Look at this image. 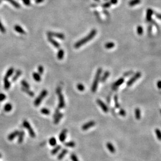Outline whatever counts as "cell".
I'll list each match as a JSON object with an SVG mask.
<instances>
[{"instance_id":"obj_1","label":"cell","mask_w":161,"mask_h":161,"mask_svg":"<svg viewBox=\"0 0 161 161\" xmlns=\"http://www.w3.org/2000/svg\"><path fill=\"white\" fill-rule=\"evenodd\" d=\"M97 32L96 29H92L90 31V33H89L87 36H86L83 38L80 39L78 41H77L75 43V48H78L80 47H81L83 45H84L85 44L87 43V42H88L89 41H90L94 37L96 36Z\"/></svg>"},{"instance_id":"obj_2","label":"cell","mask_w":161,"mask_h":161,"mask_svg":"<svg viewBox=\"0 0 161 161\" xmlns=\"http://www.w3.org/2000/svg\"><path fill=\"white\" fill-rule=\"evenodd\" d=\"M102 72V69L101 68H99L97 69L96 76L94 77V78L92 83V85L91 87V91L93 93L96 92L97 90V86H98L99 82L101 78V75Z\"/></svg>"},{"instance_id":"obj_3","label":"cell","mask_w":161,"mask_h":161,"mask_svg":"<svg viewBox=\"0 0 161 161\" xmlns=\"http://www.w3.org/2000/svg\"><path fill=\"white\" fill-rule=\"evenodd\" d=\"M48 93V92L47 90H45V89H44V90H43L41 91V92L40 93V94H39V96L37 97L35 100H34V106H38L40 104H41V103L43 99L47 97Z\"/></svg>"},{"instance_id":"obj_4","label":"cell","mask_w":161,"mask_h":161,"mask_svg":"<svg viewBox=\"0 0 161 161\" xmlns=\"http://www.w3.org/2000/svg\"><path fill=\"white\" fill-rule=\"evenodd\" d=\"M22 125H23V126H24L25 128H26L28 130L29 134L30 137L32 138H35L36 134L35 133H34V131L33 130V129H32V128L31 127L30 123H29L27 120H24V121H23Z\"/></svg>"},{"instance_id":"obj_5","label":"cell","mask_w":161,"mask_h":161,"mask_svg":"<svg viewBox=\"0 0 161 161\" xmlns=\"http://www.w3.org/2000/svg\"><path fill=\"white\" fill-rule=\"evenodd\" d=\"M141 76V73L139 71H138L136 74H134V75L127 82V85L128 86H130L133 85L135 81L140 78Z\"/></svg>"},{"instance_id":"obj_6","label":"cell","mask_w":161,"mask_h":161,"mask_svg":"<svg viewBox=\"0 0 161 161\" xmlns=\"http://www.w3.org/2000/svg\"><path fill=\"white\" fill-rule=\"evenodd\" d=\"M47 34L48 37H55L59 39L64 40L65 39V36L62 33H59V32H52V31H48L47 32Z\"/></svg>"},{"instance_id":"obj_7","label":"cell","mask_w":161,"mask_h":161,"mask_svg":"<svg viewBox=\"0 0 161 161\" xmlns=\"http://www.w3.org/2000/svg\"><path fill=\"white\" fill-rule=\"evenodd\" d=\"M95 125H96V122L93 121V120H91V121H89L87 123H84V124L81 126V129L83 131L87 130L93 127Z\"/></svg>"},{"instance_id":"obj_8","label":"cell","mask_w":161,"mask_h":161,"mask_svg":"<svg viewBox=\"0 0 161 161\" xmlns=\"http://www.w3.org/2000/svg\"><path fill=\"white\" fill-rule=\"evenodd\" d=\"M58 94L59 96V108H63L65 106V103L64 100V97H63V94L61 93H59Z\"/></svg>"},{"instance_id":"obj_9","label":"cell","mask_w":161,"mask_h":161,"mask_svg":"<svg viewBox=\"0 0 161 161\" xmlns=\"http://www.w3.org/2000/svg\"><path fill=\"white\" fill-rule=\"evenodd\" d=\"M97 104L100 106V107L101 108L103 112H105V113H107L108 111V108L107 107V106L102 100H101L100 99H97Z\"/></svg>"},{"instance_id":"obj_10","label":"cell","mask_w":161,"mask_h":161,"mask_svg":"<svg viewBox=\"0 0 161 161\" xmlns=\"http://www.w3.org/2000/svg\"><path fill=\"white\" fill-rule=\"evenodd\" d=\"M67 134V130L66 129H64L61 131L59 135V140L61 142H64L66 138V136Z\"/></svg>"},{"instance_id":"obj_11","label":"cell","mask_w":161,"mask_h":161,"mask_svg":"<svg viewBox=\"0 0 161 161\" xmlns=\"http://www.w3.org/2000/svg\"><path fill=\"white\" fill-rule=\"evenodd\" d=\"M154 13L153 11L151 8H148L146 10V21L148 22H150L152 21V16Z\"/></svg>"},{"instance_id":"obj_12","label":"cell","mask_w":161,"mask_h":161,"mask_svg":"<svg viewBox=\"0 0 161 161\" xmlns=\"http://www.w3.org/2000/svg\"><path fill=\"white\" fill-rule=\"evenodd\" d=\"M48 42H49L50 43L52 44L54 47L56 48H59L60 47V44L59 43L56 41L55 40H54L53 37H48Z\"/></svg>"},{"instance_id":"obj_13","label":"cell","mask_w":161,"mask_h":161,"mask_svg":"<svg viewBox=\"0 0 161 161\" xmlns=\"http://www.w3.org/2000/svg\"><path fill=\"white\" fill-rule=\"evenodd\" d=\"M14 29L17 32H18L19 34H25L26 33V31H25L24 29H23V28L18 25H16L15 26H14Z\"/></svg>"},{"instance_id":"obj_14","label":"cell","mask_w":161,"mask_h":161,"mask_svg":"<svg viewBox=\"0 0 161 161\" xmlns=\"http://www.w3.org/2000/svg\"><path fill=\"white\" fill-rule=\"evenodd\" d=\"M125 81V79L123 78H120L119 79H118L117 81L115 82L113 85V87L114 88H117L119 86H121L123 83Z\"/></svg>"},{"instance_id":"obj_15","label":"cell","mask_w":161,"mask_h":161,"mask_svg":"<svg viewBox=\"0 0 161 161\" xmlns=\"http://www.w3.org/2000/svg\"><path fill=\"white\" fill-rule=\"evenodd\" d=\"M106 147H107L108 151H110L111 153H115V151H116L114 145H113V144H112V143L108 142L106 143Z\"/></svg>"},{"instance_id":"obj_16","label":"cell","mask_w":161,"mask_h":161,"mask_svg":"<svg viewBox=\"0 0 161 161\" xmlns=\"http://www.w3.org/2000/svg\"><path fill=\"white\" fill-rule=\"evenodd\" d=\"M18 133H19V131H18V130L14 131V132H13L12 133H11L9 135H8V139L10 141L13 140L14 138H16L17 136H18Z\"/></svg>"},{"instance_id":"obj_17","label":"cell","mask_w":161,"mask_h":161,"mask_svg":"<svg viewBox=\"0 0 161 161\" xmlns=\"http://www.w3.org/2000/svg\"><path fill=\"white\" fill-rule=\"evenodd\" d=\"M134 115L137 120L140 119L141 117V110L139 108H136L135 109Z\"/></svg>"},{"instance_id":"obj_18","label":"cell","mask_w":161,"mask_h":161,"mask_svg":"<svg viewBox=\"0 0 161 161\" xmlns=\"http://www.w3.org/2000/svg\"><path fill=\"white\" fill-rule=\"evenodd\" d=\"M67 152H68V150H67V149H63V150H62V151L61 152V153L59 154L58 156H57V159L59 160H62L63 159V157L65 156V155L67 153Z\"/></svg>"},{"instance_id":"obj_19","label":"cell","mask_w":161,"mask_h":161,"mask_svg":"<svg viewBox=\"0 0 161 161\" xmlns=\"http://www.w3.org/2000/svg\"><path fill=\"white\" fill-rule=\"evenodd\" d=\"M110 73L109 71H106L104 72V74H103V75L102 76V77H101V78H100L101 80V81L102 82H105L107 79L108 78V77L110 76Z\"/></svg>"},{"instance_id":"obj_20","label":"cell","mask_w":161,"mask_h":161,"mask_svg":"<svg viewBox=\"0 0 161 161\" xmlns=\"http://www.w3.org/2000/svg\"><path fill=\"white\" fill-rule=\"evenodd\" d=\"M24 135H25V133L24 131H19L18 133V142L19 143H21L23 142V140H24Z\"/></svg>"},{"instance_id":"obj_21","label":"cell","mask_w":161,"mask_h":161,"mask_svg":"<svg viewBox=\"0 0 161 161\" xmlns=\"http://www.w3.org/2000/svg\"><path fill=\"white\" fill-rule=\"evenodd\" d=\"M32 77L34 80L37 82H40L41 80V75H40L38 73L34 72L32 74Z\"/></svg>"},{"instance_id":"obj_22","label":"cell","mask_w":161,"mask_h":161,"mask_svg":"<svg viewBox=\"0 0 161 161\" xmlns=\"http://www.w3.org/2000/svg\"><path fill=\"white\" fill-rule=\"evenodd\" d=\"M14 69L13 67H11V68H9L8 70L6 71V73L5 76L4 77H5V78H8L11 76L13 75V74L14 73Z\"/></svg>"},{"instance_id":"obj_23","label":"cell","mask_w":161,"mask_h":161,"mask_svg":"<svg viewBox=\"0 0 161 161\" xmlns=\"http://www.w3.org/2000/svg\"><path fill=\"white\" fill-rule=\"evenodd\" d=\"M64 56V51L63 49H59L57 54V57L59 60L63 59Z\"/></svg>"},{"instance_id":"obj_24","label":"cell","mask_w":161,"mask_h":161,"mask_svg":"<svg viewBox=\"0 0 161 161\" xmlns=\"http://www.w3.org/2000/svg\"><path fill=\"white\" fill-rule=\"evenodd\" d=\"M4 89L5 90H8L11 87V83L8 80V78L4 77Z\"/></svg>"},{"instance_id":"obj_25","label":"cell","mask_w":161,"mask_h":161,"mask_svg":"<svg viewBox=\"0 0 161 161\" xmlns=\"http://www.w3.org/2000/svg\"><path fill=\"white\" fill-rule=\"evenodd\" d=\"M61 146L59 145H57L51 151V154L53 155V156H54V155H55L58 153V152L61 150Z\"/></svg>"},{"instance_id":"obj_26","label":"cell","mask_w":161,"mask_h":161,"mask_svg":"<svg viewBox=\"0 0 161 161\" xmlns=\"http://www.w3.org/2000/svg\"><path fill=\"white\" fill-rule=\"evenodd\" d=\"M63 117V114L62 113H59L55 118H54V123L57 125V123L59 122L60 120Z\"/></svg>"},{"instance_id":"obj_27","label":"cell","mask_w":161,"mask_h":161,"mask_svg":"<svg viewBox=\"0 0 161 161\" xmlns=\"http://www.w3.org/2000/svg\"><path fill=\"white\" fill-rule=\"evenodd\" d=\"M12 108H13L12 105L10 103H8L7 104H6L4 107V111L6 112H10L11 111V110H12Z\"/></svg>"},{"instance_id":"obj_28","label":"cell","mask_w":161,"mask_h":161,"mask_svg":"<svg viewBox=\"0 0 161 161\" xmlns=\"http://www.w3.org/2000/svg\"><path fill=\"white\" fill-rule=\"evenodd\" d=\"M21 90H22V91L25 92V93H27L30 97H33L34 96V93L32 91L29 90V89H26V88H25L24 87H22Z\"/></svg>"},{"instance_id":"obj_29","label":"cell","mask_w":161,"mask_h":161,"mask_svg":"<svg viewBox=\"0 0 161 161\" xmlns=\"http://www.w3.org/2000/svg\"><path fill=\"white\" fill-rule=\"evenodd\" d=\"M141 1V0H131V1L129 2V5L130 6H134L136 5L140 4Z\"/></svg>"},{"instance_id":"obj_30","label":"cell","mask_w":161,"mask_h":161,"mask_svg":"<svg viewBox=\"0 0 161 161\" xmlns=\"http://www.w3.org/2000/svg\"><path fill=\"white\" fill-rule=\"evenodd\" d=\"M21 70H18L16 71V74L13 77V79L12 80L13 81H15L18 78V77H19L20 76H21Z\"/></svg>"},{"instance_id":"obj_31","label":"cell","mask_w":161,"mask_h":161,"mask_svg":"<svg viewBox=\"0 0 161 161\" xmlns=\"http://www.w3.org/2000/svg\"><path fill=\"white\" fill-rule=\"evenodd\" d=\"M115 47V43L113 42H109L105 44V48L107 49H110Z\"/></svg>"},{"instance_id":"obj_32","label":"cell","mask_w":161,"mask_h":161,"mask_svg":"<svg viewBox=\"0 0 161 161\" xmlns=\"http://www.w3.org/2000/svg\"><path fill=\"white\" fill-rule=\"evenodd\" d=\"M49 143L52 146H54L56 145L57 141L56 140L54 137H52L49 140Z\"/></svg>"},{"instance_id":"obj_33","label":"cell","mask_w":161,"mask_h":161,"mask_svg":"<svg viewBox=\"0 0 161 161\" xmlns=\"http://www.w3.org/2000/svg\"><path fill=\"white\" fill-rule=\"evenodd\" d=\"M65 145L67 146V147L74 148L76 145V143L74 141H70V142H67L66 143H65Z\"/></svg>"},{"instance_id":"obj_34","label":"cell","mask_w":161,"mask_h":161,"mask_svg":"<svg viewBox=\"0 0 161 161\" xmlns=\"http://www.w3.org/2000/svg\"><path fill=\"white\" fill-rule=\"evenodd\" d=\"M114 102H115V106L116 108H119L120 106L119 103H118V97L117 95H115V96H114Z\"/></svg>"},{"instance_id":"obj_35","label":"cell","mask_w":161,"mask_h":161,"mask_svg":"<svg viewBox=\"0 0 161 161\" xmlns=\"http://www.w3.org/2000/svg\"><path fill=\"white\" fill-rule=\"evenodd\" d=\"M10 3L13 6L15 7L16 8H19L21 7V5L19 4L18 3H17L16 1H14V0H11V1L10 2Z\"/></svg>"},{"instance_id":"obj_36","label":"cell","mask_w":161,"mask_h":161,"mask_svg":"<svg viewBox=\"0 0 161 161\" xmlns=\"http://www.w3.org/2000/svg\"><path fill=\"white\" fill-rule=\"evenodd\" d=\"M21 84L22 86V87H24L26 89H29L30 88V86L28 84V83L25 80H23L21 81Z\"/></svg>"},{"instance_id":"obj_37","label":"cell","mask_w":161,"mask_h":161,"mask_svg":"<svg viewBox=\"0 0 161 161\" xmlns=\"http://www.w3.org/2000/svg\"><path fill=\"white\" fill-rule=\"evenodd\" d=\"M77 88L80 91H83L85 89L84 85L82 84V83H78V84H77Z\"/></svg>"},{"instance_id":"obj_38","label":"cell","mask_w":161,"mask_h":161,"mask_svg":"<svg viewBox=\"0 0 161 161\" xmlns=\"http://www.w3.org/2000/svg\"><path fill=\"white\" fill-rule=\"evenodd\" d=\"M137 33L139 34V35L140 36L142 35L143 33V29L141 26H138L137 27Z\"/></svg>"},{"instance_id":"obj_39","label":"cell","mask_w":161,"mask_h":161,"mask_svg":"<svg viewBox=\"0 0 161 161\" xmlns=\"http://www.w3.org/2000/svg\"><path fill=\"white\" fill-rule=\"evenodd\" d=\"M41 113L44 115H49L50 114V111L47 108H42L41 110Z\"/></svg>"},{"instance_id":"obj_40","label":"cell","mask_w":161,"mask_h":161,"mask_svg":"<svg viewBox=\"0 0 161 161\" xmlns=\"http://www.w3.org/2000/svg\"><path fill=\"white\" fill-rule=\"evenodd\" d=\"M156 137L157 138V139L159 140H161V131L160 129H156Z\"/></svg>"},{"instance_id":"obj_41","label":"cell","mask_w":161,"mask_h":161,"mask_svg":"<svg viewBox=\"0 0 161 161\" xmlns=\"http://www.w3.org/2000/svg\"><path fill=\"white\" fill-rule=\"evenodd\" d=\"M0 31L3 33H5L6 32V29L1 21H0Z\"/></svg>"},{"instance_id":"obj_42","label":"cell","mask_w":161,"mask_h":161,"mask_svg":"<svg viewBox=\"0 0 161 161\" xmlns=\"http://www.w3.org/2000/svg\"><path fill=\"white\" fill-rule=\"evenodd\" d=\"M38 73L40 75H42L43 73L44 68L42 65L39 66V67H38Z\"/></svg>"},{"instance_id":"obj_43","label":"cell","mask_w":161,"mask_h":161,"mask_svg":"<svg viewBox=\"0 0 161 161\" xmlns=\"http://www.w3.org/2000/svg\"><path fill=\"white\" fill-rule=\"evenodd\" d=\"M111 4L110 2H105V3H104L103 4H102V6L103 8H107L108 7H110L111 6Z\"/></svg>"},{"instance_id":"obj_44","label":"cell","mask_w":161,"mask_h":161,"mask_svg":"<svg viewBox=\"0 0 161 161\" xmlns=\"http://www.w3.org/2000/svg\"><path fill=\"white\" fill-rule=\"evenodd\" d=\"M119 114L120 116H122L123 117H125L126 115V111L123 110V109H122V108L120 109L119 111Z\"/></svg>"},{"instance_id":"obj_45","label":"cell","mask_w":161,"mask_h":161,"mask_svg":"<svg viewBox=\"0 0 161 161\" xmlns=\"http://www.w3.org/2000/svg\"><path fill=\"white\" fill-rule=\"evenodd\" d=\"M70 158L72 161H79L78 157H77V156L75 154H71L70 156Z\"/></svg>"},{"instance_id":"obj_46","label":"cell","mask_w":161,"mask_h":161,"mask_svg":"<svg viewBox=\"0 0 161 161\" xmlns=\"http://www.w3.org/2000/svg\"><path fill=\"white\" fill-rule=\"evenodd\" d=\"M6 97L5 94L3 93H0V102H2L4 101L6 99Z\"/></svg>"},{"instance_id":"obj_47","label":"cell","mask_w":161,"mask_h":161,"mask_svg":"<svg viewBox=\"0 0 161 161\" xmlns=\"http://www.w3.org/2000/svg\"><path fill=\"white\" fill-rule=\"evenodd\" d=\"M22 1L23 3L26 6H29L31 4L30 0H22Z\"/></svg>"},{"instance_id":"obj_48","label":"cell","mask_w":161,"mask_h":161,"mask_svg":"<svg viewBox=\"0 0 161 161\" xmlns=\"http://www.w3.org/2000/svg\"><path fill=\"white\" fill-rule=\"evenodd\" d=\"M133 74H134V71H127V72L125 73L124 74H123V75L124 76L127 77V76H129Z\"/></svg>"},{"instance_id":"obj_49","label":"cell","mask_w":161,"mask_h":161,"mask_svg":"<svg viewBox=\"0 0 161 161\" xmlns=\"http://www.w3.org/2000/svg\"><path fill=\"white\" fill-rule=\"evenodd\" d=\"M151 21L152 22V24H153V25L155 26H156V27L157 28V29H159V28H160V27H159V26L158 25V24H157L156 22V21H154V20H153V19H152V21Z\"/></svg>"},{"instance_id":"obj_50","label":"cell","mask_w":161,"mask_h":161,"mask_svg":"<svg viewBox=\"0 0 161 161\" xmlns=\"http://www.w3.org/2000/svg\"><path fill=\"white\" fill-rule=\"evenodd\" d=\"M59 108H56V110H55V113H54V115H53L54 118L57 115H58V114L59 113Z\"/></svg>"},{"instance_id":"obj_51","label":"cell","mask_w":161,"mask_h":161,"mask_svg":"<svg viewBox=\"0 0 161 161\" xmlns=\"http://www.w3.org/2000/svg\"><path fill=\"white\" fill-rule=\"evenodd\" d=\"M111 4L113 5H116L118 3V0H110V2Z\"/></svg>"},{"instance_id":"obj_52","label":"cell","mask_w":161,"mask_h":161,"mask_svg":"<svg viewBox=\"0 0 161 161\" xmlns=\"http://www.w3.org/2000/svg\"><path fill=\"white\" fill-rule=\"evenodd\" d=\"M61 91H62V89L61 87H58L56 89V93L59 94V93H61Z\"/></svg>"},{"instance_id":"obj_53","label":"cell","mask_w":161,"mask_h":161,"mask_svg":"<svg viewBox=\"0 0 161 161\" xmlns=\"http://www.w3.org/2000/svg\"><path fill=\"white\" fill-rule=\"evenodd\" d=\"M155 15H156V17H157V18L158 19H160V20L161 19V14H160L157 13H155Z\"/></svg>"},{"instance_id":"obj_54","label":"cell","mask_w":161,"mask_h":161,"mask_svg":"<svg viewBox=\"0 0 161 161\" xmlns=\"http://www.w3.org/2000/svg\"><path fill=\"white\" fill-rule=\"evenodd\" d=\"M44 1V0H35V2L37 4H39V3H41L43 2Z\"/></svg>"},{"instance_id":"obj_55","label":"cell","mask_w":161,"mask_h":161,"mask_svg":"<svg viewBox=\"0 0 161 161\" xmlns=\"http://www.w3.org/2000/svg\"><path fill=\"white\" fill-rule=\"evenodd\" d=\"M161 82L160 80H159V81L157 82V86L159 89H161Z\"/></svg>"},{"instance_id":"obj_56","label":"cell","mask_w":161,"mask_h":161,"mask_svg":"<svg viewBox=\"0 0 161 161\" xmlns=\"http://www.w3.org/2000/svg\"><path fill=\"white\" fill-rule=\"evenodd\" d=\"M152 30V26H150L148 27V31L149 32H150Z\"/></svg>"},{"instance_id":"obj_57","label":"cell","mask_w":161,"mask_h":161,"mask_svg":"<svg viewBox=\"0 0 161 161\" xmlns=\"http://www.w3.org/2000/svg\"><path fill=\"white\" fill-rule=\"evenodd\" d=\"M5 1H8V2H10L11 1V0H5Z\"/></svg>"},{"instance_id":"obj_58","label":"cell","mask_w":161,"mask_h":161,"mask_svg":"<svg viewBox=\"0 0 161 161\" xmlns=\"http://www.w3.org/2000/svg\"><path fill=\"white\" fill-rule=\"evenodd\" d=\"M2 0H0V4H1V2H2Z\"/></svg>"},{"instance_id":"obj_59","label":"cell","mask_w":161,"mask_h":161,"mask_svg":"<svg viewBox=\"0 0 161 161\" xmlns=\"http://www.w3.org/2000/svg\"><path fill=\"white\" fill-rule=\"evenodd\" d=\"M94 1H99L100 0H94Z\"/></svg>"},{"instance_id":"obj_60","label":"cell","mask_w":161,"mask_h":161,"mask_svg":"<svg viewBox=\"0 0 161 161\" xmlns=\"http://www.w3.org/2000/svg\"><path fill=\"white\" fill-rule=\"evenodd\" d=\"M1 154H0V157H1Z\"/></svg>"},{"instance_id":"obj_61","label":"cell","mask_w":161,"mask_h":161,"mask_svg":"<svg viewBox=\"0 0 161 161\" xmlns=\"http://www.w3.org/2000/svg\"><path fill=\"white\" fill-rule=\"evenodd\" d=\"M105 1H107V0H105Z\"/></svg>"}]
</instances>
